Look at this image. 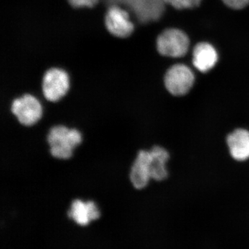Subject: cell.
<instances>
[{"mask_svg": "<svg viewBox=\"0 0 249 249\" xmlns=\"http://www.w3.org/2000/svg\"><path fill=\"white\" fill-rule=\"evenodd\" d=\"M191 46L189 36L178 28L165 29L156 39V49L161 56L180 58L188 53Z\"/></svg>", "mask_w": 249, "mask_h": 249, "instance_id": "obj_2", "label": "cell"}, {"mask_svg": "<svg viewBox=\"0 0 249 249\" xmlns=\"http://www.w3.org/2000/svg\"><path fill=\"white\" fill-rule=\"evenodd\" d=\"M103 21L106 31L117 38H128L135 31L128 10L119 5H111L107 7Z\"/></svg>", "mask_w": 249, "mask_h": 249, "instance_id": "obj_4", "label": "cell"}, {"mask_svg": "<svg viewBox=\"0 0 249 249\" xmlns=\"http://www.w3.org/2000/svg\"><path fill=\"white\" fill-rule=\"evenodd\" d=\"M11 111L19 124L25 127L34 125L40 120L42 107L37 98L30 93H25L13 100Z\"/></svg>", "mask_w": 249, "mask_h": 249, "instance_id": "obj_6", "label": "cell"}, {"mask_svg": "<svg viewBox=\"0 0 249 249\" xmlns=\"http://www.w3.org/2000/svg\"><path fill=\"white\" fill-rule=\"evenodd\" d=\"M228 8L235 11L245 9L249 6V0H222Z\"/></svg>", "mask_w": 249, "mask_h": 249, "instance_id": "obj_15", "label": "cell"}, {"mask_svg": "<svg viewBox=\"0 0 249 249\" xmlns=\"http://www.w3.org/2000/svg\"><path fill=\"white\" fill-rule=\"evenodd\" d=\"M150 151V169L151 179L161 181L168 178V172L166 163L170 159V155L165 148L160 146H154Z\"/></svg>", "mask_w": 249, "mask_h": 249, "instance_id": "obj_12", "label": "cell"}, {"mask_svg": "<svg viewBox=\"0 0 249 249\" xmlns=\"http://www.w3.org/2000/svg\"><path fill=\"white\" fill-rule=\"evenodd\" d=\"M102 1L107 8L111 5H119L125 8L126 0H102Z\"/></svg>", "mask_w": 249, "mask_h": 249, "instance_id": "obj_16", "label": "cell"}, {"mask_svg": "<svg viewBox=\"0 0 249 249\" xmlns=\"http://www.w3.org/2000/svg\"><path fill=\"white\" fill-rule=\"evenodd\" d=\"M229 152L234 160L244 161L249 159V132L237 129L227 137Z\"/></svg>", "mask_w": 249, "mask_h": 249, "instance_id": "obj_11", "label": "cell"}, {"mask_svg": "<svg viewBox=\"0 0 249 249\" xmlns=\"http://www.w3.org/2000/svg\"><path fill=\"white\" fill-rule=\"evenodd\" d=\"M218 61L217 50L210 42H199L193 48L192 62L195 68L201 73L211 71L217 65Z\"/></svg>", "mask_w": 249, "mask_h": 249, "instance_id": "obj_8", "label": "cell"}, {"mask_svg": "<svg viewBox=\"0 0 249 249\" xmlns=\"http://www.w3.org/2000/svg\"><path fill=\"white\" fill-rule=\"evenodd\" d=\"M150 160V151L142 150L138 152L134 160L129 177L131 183L136 189H143L151 179Z\"/></svg>", "mask_w": 249, "mask_h": 249, "instance_id": "obj_9", "label": "cell"}, {"mask_svg": "<svg viewBox=\"0 0 249 249\" xmlns=\"http://www.w3.org/2000/svg\"><path fill=\"white\" fill-rule=\"evenodd\" d=\"M70 89V77L65 70L52 67L46 70L42 78L41 89L47 101L56 103L66 96Z\"/></svg>", "mask_w": 249, "mask_h": 249, "instance_id": "obj_3", "label": "cell"}, {"mask_svg": "<svg viewBox=\"0 0 249 249\" xmlns=\"http://www.w3.org/2000/svg\"><path fill=\"white\" fill-rule=\"evenodd\" d=\"M163 0H126L125 8L128 9L140 24L157 22L165 11Z\"/></svg>", "mask_w": 249, "mask_h": 249, "instance_id": "obj_7", "label": "cell"}, {"mask_svg": "<svg viewBox=\"0 0 249 249\" xmlns=\"http://www.w3.org/2000/svg\"><path fill=\"white\" fill-rule=\"evenodd\" d=\"M196 76L193 70L184 64H175L165 72L163 83L167 91L175 96L189 92L194 85Z\"/></svg>", "mask_w": 249, "mask_h": 249, "instance_id": "obj_5", "label": "cell"}, {"mask_svg": "<svg viewBox=\"0 0 249 249\" xmlns=\"http://www.w3.org/2000/svg\"><path fill=\"white\" fill-rule=\"evenodd\" d=\"M165 4L177 10L194 9L200 6L203 0H163Z\"/></svg>", "mask_w": 249, "mask_h": 249, "instance_id": "obj_13", "label": "cell"}, {"mask_svg": "<svg viewBox=\"0 0 249 249\" xmlns=\"http://www.w3.org/2000/svg\"><path fill=\"white\" fill-rule=\"evenodd\" d=\"M67 1L73 9H93L98 6L101 0H67Z\"/></svg>", "mask_w": 249, "mask_h": 249, "instance_id": "obj_14", "label": "cell"}, {"mask_svg": "<svg viewBox=\"0 0 249 249\" xmlns=\"http://www.w3.org/2000/svg\"><path fill=\"white\" fill-rule=\"evenodd\" d=\"M83 137L78 129L68 128L62 124L53 126L47 135V142L52 157L67 160L73 155V150L79 145Z\"/></svg>", "mask_w": 249, "mask_h": 249, "instance_id": "obj_1", "label": "cell"}, {"mask_svg": "<svg viewBox=\"0 0 249 249\" xmlns=\"http://www.w3.org/2000/svg\"><path fill=\"white\" fill-rule=\"evenodd\" d=\"M68 217L80 226H87L91 221L100 217V211L94 201L84 202L76 199L72 201L71 209L67 213Z\"/></svg>", "mask_w": 249, "mask_h": 249, "instance_id": "obj_10", "label": "cell"}]
</instances>
